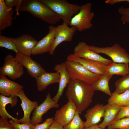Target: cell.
Returning <instances> with one entry per match:
<instances>
[{
	"mask_svg": "<svg viewBox=\"0 0 129 129\" xmlns=\"http://www.w3.org/2000/svg\"><path fill=\"white\" fill-rule=\"evenodd\" d=\"M116 88L113 92L120 94L129 90V73L122 76L114 83Z\"/></svg>",
	"mask_w": 129,
	"mask_h": 129,
	"instance_id": "27",
	"label": "cell"
},
{
	"mask_svg": "<svg viewBox=\"0 0 129 129\" xmlns=\"http://www.w3.org/2000/svg\"><path fill=\"white\" fill-rule=\"evenodd\" d=\"M57 14L63 23L69 25L72 18L79 11L81 5L65 0H40Z\"/></svg>",
	"mask_w": 129,
	"mask_h": 129,
	"instance_id": "3",
	"label": "cell"
},
{
	"mask_svg": "<svg viewBox=\"0 0 129 129\" xmlns=\"http://www.w3.org/2000/svg\"><path fill=\"white\" fill-rule=\"evenodd\" d=\"M121 107L115 104L108 103L105 105L104 119L98 125L101 128H105L107 126L113 124L114 122Z\"/></svg>",
	"mask_w": 129,
	"mask_h": 129,
	"instance_id": "21",
	"label": "cell"
},
{
	"mask_svg": "<svg viewBox=\"0 0 129 129\" xmlns=\"http://www.w3.org/2000/svg\"><path fill=\"white\" fill-rule=\"evenodd\" d=\"M90 49L98 53L105 54L110 57L113 62L129 63V54L124 48L116 43L111 47H99L89 46Z\"/></svg>",
	"mask_w": 129,
	"mask_h": 129,
	"instance_id": "6",
	"label": "cell"
},
{
	"mask_svg": "<svg viewBox=\"0 0 129 129\" xmlns=\"http://www.w3.org/2000/svg\"><path fill=\"white\" fill-rule=\"evenodd\" d=\"M92 6V4L89 2L81 5L79 11L72 18L69 25L75 27L80 32L91 28L94 15L91 11Z\"/></svg>",
	"mask_w": 129,
	"mask_h": 129,
	"instance_id": "5",
	"label": "cell"
},
{
	"mask_svg": "<svg viewBox=\"0 0 129 129\" xmlns=\"http://www.w3.org/2000/svg\"><path fill=\"white\" fill-rule=\"evenodd\" d=\"M8 118H0V129H15L8 120Z\"/></svg>",
	"mask_w": 129,
	"mask_h": 129,
	"instance_id": "36",
	"label": "cell"
},
{
	"mask_svg": "<svg viewBox=\"0 0 129 129\" xmlns=\"http://www.w3.org/2000/svg\"><path fill=\"white\" fill-rule=\"evenodd\" d=\"M118 11L120 15L121 20L123 24H129V7L125 8L121 6L118 8Z\"/></svg>",
	"mask_w": 129,
	"mask_h": 129,
	"instance_id": "32",
	"label": "cell"
},
{
	"mask_svg": "<svg viewBox=\"0 0 129 129\" xmlns=\"http://www.w3.org/2000/svg\"><path fill=\"white\" fill-rule=\"evenodd\" d=\"M19 10L28 12L49 24H55L61 20L57 14L40 0H23Z\"/></svg>",
	"mask_w": 129,
	"mask_h": 129,
	"instance_id": "2",
	"label": "cell"
},
{
	"mask_svg": "<svg viewBox=\"0 0 129 129\" xmlns=\"http://www.w3.org/2000/svg\"><path fill=\"white\" fill-rule=\"evenodd\" d=\"M23 88L22 85L8 79L5 76L0 75V94L7 97H17Z\"/></svg>",
	"mask_w": 129,
	"mask_h": 129,
	"instance_id": "19",
	"label": "cell"
},
{
	"mask_svg": "<svg viewBox=\"0 0 129 129\" xmlns=\"http://www.w3.org/2000/svg\"><path fill=\"white\" fill-rule=\"evenodd\" d=\"M77 111L74 104L68 101L66 104L56 111L54 120L64 127L73 120Z\"/></svg>",
	"mask_w": 129,
	"mask_h": 129,
	"instance_id": "11",
	"label": "cell"
},
{
	"mask_svg": "<svg viewBox=\"0 0 129 129\" xmlns=\"http://www.w3.org/2000/svg\"><path fill=\"white\" fill-rule=\"evenodd\" d=\"M89 46L84 42H80L75 48L74 54L78 57L100 61L107 65L112 62L91 50Z\"/></svg>",
	"mask_w": 129,
	"mask_h": 129,
	"instance_id": "9",
	"label": "cell"
},
{
	"mask_svg": "<svg viewBox=\"0 0 129 129\" xmlns=\"http://www.w3.org/2000/svg\"><path fill=\"white\" fill-rule=\"evenodd\" d=\"M59 106V104L51 98L50 94L48 93L43 102L34 110L31 123L34 125L40 123L43 120L42 116L44 114L50 109L57 108Z\"/></svg>",
	"mask_w": 129,
	"mask_h": 129,
	"instance_id": "12",
	"label": "cell"
},
{
	"mask_svg": "<svg viewBox=\"0 0 129 129\" xmlns=\"http://www.w3.org/2000/svg\"><path fill=\"white\" fill-rule=\"evenodd\" d=\"M126 1V0H107L105 1L107 4L111 5H114L117 3Z\"/></svg>",
	"mask_w": 129,
	"mask_h": 129,
	"instance_id": "38",
	"label": "cell"
},
{
	"mask_svg": "<svg viewBox=\"0 0 129 129\" xmlns=\"http://www.w3.org/2000/svg\"><path fill=\"white\" fill-rule=\"evenodd\" d=\"M17 97L11 96L7 97L1 94L0 95V116L1 117L11 118L14 121L19 123V119L15 118L11 115L6 109V105L10 104L11 107H15L18 102Z\"/></svg>",
	"mask_w": 129,
	"mask_h": 129,
	"instance_id": "23",
	"label": "cell"
},
{
	"mask_svg": "<svg viewBox=\"0 0 129 129\" xmlns=\"http://www.w3.org/2000/svg\"><path fill=\"white\" fill-rule=\"evenodd\" d=\"M14 11L6 5L4 0H0V31L10 27L12 23Z\"/></svg>",
	"mask_w": 129,
	"mask_h": 129,
	"instance_id": "22",
	"label": "cell"
},
{
	"mask_svg": "<svg viewBox=\"0 0 129 129\" xmlns=\"http://www.w3.org/2000/svg\"><path fill=\"white\" fill-rule=\"evenodd\" d=\"M21 100L20 105L23 112V117L19 119V122L21 123L30 122V116L32 112L38 105L36 101H32L30 100L25 95L22 89L17 95Z\"/></svg>",
	"mask_w": 129,
	"mask_h": 129,
	"instance_id": "17",
	"label": "cell"
},
{
	"mask_svg": "<svg viewBox=\"0 0 129 129\" xmlns=\"http://www.w3.org/2000/svg\"><path fill=\"white\" fill-rule=\"evenodd\" d=\"M13 41L19 52L27 56H31L32 49L38 41L32 36L27 34L13 38Z\"/></svg>",
	"mask_w": 129,
	"mask_h": 129,
	"instance_id": "13",
	"label": "cell"
},
{
	"mask_svg": "<svg viewBox=\"0 0 129 129\" xmlns=\"http://www.w3.org/2000/svg\"><path fill=\"white\" fill-rule=\"evenodd\" d=\"M0 47L13 51L16 53L19 52L13 41V38L0 35Z\"/></svg>",
	"mask_w": 129,
	"mask_h": 129,
	"instance_id": "29",
	"label": "cell"
},
{
	"mask_svg": "<svg viewBox=\"0 0 129 129\" xmlns=\"http://www.w3.org/2000/svg\"><path fill=\"white\" fill-rule=\"evenodd\" d=\"M60 78V74L58 72H44L36 78L38 90L39 91H42L50 84L59 83Z\"/></svg>",
	"mask_w": 129,
	"mask_h": 129,
	"instance_id": "20",
	"label": "cell"
},
{
	"mask_svg": "<svg viewBox=\"0 0 129 129\" xmlns=\"http://www.w3.org/2000/svg\"><path fill=\"white\" fill-rule=\"evenodd\" d=\"M54 120V118H51L47 119L43 123L34 125L32 129H48Z\"/></svg>",
	"mask_w": 129,
	"mask_h": 129,
	"instance_id": "34",
	"label": "cell"
},
{
	"mask_svg": "<svg viewBox=\"0 0 129 129\" xmlns=\"http://www.w3.org/2000/svg\"><path fill=\"white\" fill-rule=\"evenodd\" d=\"M106 73L112 75H125L129 73V63L112 62L107 65Z\"/></svg>",
	"mask_w": 129,
	"mask_h": 129,
	"instance_id": "25",
	"label": "cell"
},
{
	"mask_svg": "<svg viewBox=\"0 0 129 129\" xmlns=\"http://www.w3.org/2000/svg\"><path fill=\"white\" fill-rule=\"evenodd\" d=\"M54 70L58 72L60 75L59 87L57 93L53 99L58 103L62 96L64 91L70 80L65 62L56 65L54 68Z\"/></svg>",
	"mask_w": 129,
	"mask_h": 129,
	"instance_id": "16",
	"label": "cell"
},
{
	"mask_svg": "<svg viewBox=\"0 0 129 129\" xmlns=\"http://www.w3.org/2000/svg\"><path fill=\"white\" fill-rule=\"evenodd\" d=\"M104 111V105L99 103L87 110L84 115L86 120L84 122V127L98 124L103 117Z\"/></svg>",
	"mask_w": 129,
	"mask_h": 129,
	"instance_id": "18",
	"label": "cell"
},
{
	"mask_svg": "<svg viewBox=\"0 0 129 129\" xmlns=\"http://www.w3.org/2000/svg\"><path fill=\"white\" fill-rule=\"evenodd\" d=\"M79 114L77 111L73 120L64 127V129H84V122L81 119Z\"/></svg>",
	"mask_w": 129,
	"mask_h": 129,
	"instance_id": "28",
	"label": "cell"
},
{
	"mask_svg": "<svg viewBox=\"0 0 129 129\" xmlns=\"http://www.w3.org/2000/svg\"><path fill=\"white\" fill-rule=\"evenodd\" d=\"M108 129H129V117L124 118L108 126Z\"/></svg>",
	"mask_w": 129,
	"mask_h": 129,
	"instance_id": "30",
	"label": "cell"
},
{
	"mask_svg": "<svg viewBox=\"0 0 129 129\" xmlns=\"http://www.w3.org/2000/svg\"><path fill=\"white\" fill-rule=\"evenodd\" d=\"M15 59L27 69L29 75L33 78H36L46 72L41 65L32 60L31 56H25L18 52L16 53Z\"/></svg>",
	"mask_w": 129,
	"mask_h": 129,
	"instance_id": "10",
	"label": "cell"
},
{
	"mask_svg": "<svg viewBox=\"0 0 129 129\" xmlns=\"http://www.w3.org/2000/svg\"><path fill=\"white\" fill-rule=\"evenodd\" d=\"M126 1L128 2L129 3V0H126Z\"/></svg>",
	"mask_w": 129,
	"mask_h": 129,
	"instance_id": "40",
	"label": "cell"
},
{
	"mask_svg": "<svg viewBox=\"0 0 129 129\" xmlns=\"http://www.w3.org/2000/svg\"><path fill=\"white\" fill-rule=\"evenodd\" d=\"M5 3L7 7L9 8L15 7L16 12L15 16L19 15L20 9L23 0H4Z\"/></svg>",
	"mask_w": 129,
	"mask_h": 129,
	"instance_id": "31",
	"label": "cell"
},
{
	"mask_svg": "<svg viewBox=\"0 0 129 129\" xmlns=\"http://www.w3.org/2000/svg\"><path fill=\"white\" fill-rule=\"evenodd\" d=\"M108 103L114 104L121 107L129 106V90L120 94L114 92L108 99Z\"/></svg>",
	"mask_w": 129,
	"mask_h": 129,
	"instance_id": "26",
	"label": "cell"
},
{
	"mask_svg": "<svg viewBox=\"0 0 129 129\" xmlns=\"http://www.w3.org/2000/svg\"><path fill=\"white\" fill-rule=\"evenodd\" d=\"M67 59L80 63L90 71L95 74L103 75L106 72L108 65L100 61L80 58L74 54L69 55Z\"/></svg>",
	"mask_w": 129,
	"mask_h": 129,
	"instance_id": "15",
	"label": "cell"
},
{
	"mask_svg": "<svg viewBox=\"0 0 129 129\" xmlns=\"http://www.w3.org/2000/svg\"><path fill=\"white\" fill-rule=\"evenodd\" d=\"M24 72L23 66L16 61L15 57L10 54L5 57L3 65L0 68V75L15 80L20 78Z\"/></svg>",
	"mask_w": 129,
	"mask_h": 129,
	"instance_id": "7",
	"label": "cell"
},
{
	"mask_svg": "<svg viewBox=\"0 0 129 129\" xmlns=\"http://www.w3.org/2000/svg\"><path fill=\"white\" fill-rule=\"evenodd\" d=\"M48 129H64V127L54 120L52 124Z\"/></svg>",
	"mask_w": 129,
	"mask_h": 129,
	"instance_id": "37",
	"label": "cell"
},
{
	"mask_svg": "<svg viewBox=\"0 0 129 129\" xmlns=\"http://www.w3.org/2000/svg\"><path fill=\"white\" fill-rule=\"evenodd\" d=\"M125 117H129V106L121 107L114 122Z\"/></svg>",
	"mask_w": 129,
	"mask_h": 129,
	"instance_id": "35",
	"label": "cell"
},
{
	"mask_svg": "<svg viewBox=\"0 0 129 129\" xmlns=\"http://www.w3.org/2000/svg\"><path fill=\"white\" fill-rule=\"evenodd\" d=\"M64 62L70 79L78 80L92 85L102 75L93 73L80 63L74 61L67 60Z\"/></svg>",
	"mask_w": 129,
	"mask_h": 129,
	"instance_id": "4",
	"label": "cell"
},
{
	"mask_svg": "<svg viewBox=\"0 0 129 129\" xmlns=\"http://www.w3.org/2000/svg\"><path fill=\"white\" fill-rule=\"evenodd\" d=\"M94 91L91 85L75 79H71L67 85L66 95L68 101L72 102L81 114L92 101Z\"/></svg>",
	"mask_w": 129,
	"mask_h": 129,
	"instance_id": "1",
	"label": "cell"
},
{
	"mask_svg": "<svg viewBox=\"0 0 129 129\" xmlns=\"http://www.w3.org/2000/svg\"><path fill=\"white\" fill-rule=\"evenodd\" d=\"M48 34L38 42L32 50V54L35 55L49 52L52 47L55 38L56 27H49Z\"/></svg>",
	"mask_w": 129,
	"mask_h": 129,
	"instance_id": "14",
	"label": "cell"
},
{
	"mask_svg": "<svg viewBox=\"0 0 129 129\" xmlns=\"http://www.w3.org/2000/svg\"><path fill=\"white\" fill-rule=\"evenodd\" d=\"M112 76L107 73L102 75L97 81L91 85L94 90L100 91L111 96L112 93L110 90L109 82Z\"/></svg>",
	"mask_w": 129,
	"mask_h": 129,
	"instance_id": "24",
	"label": "cell"
},
{
	"mask_svg": "<svg viewBox=\"0 0 129 129\" xmlns=\"http://www.w3.org/2000/svg\"><path fill=\"white\" fill-rule=\"evenodd\" d=\"M84 129H106L105 128H103L100 127L97 124H96L91 126L87 127H85Z\"/></svg>",
	"mask_w": 129,
	"mask_h": 129,
	"instance_id": "39",
	"label": "cell"
},
{
	"mask_svg": "<svg viewBox=\"0 0 129 129\" xmlns=\"http://www.w3.org/2000/svg\"><path fill=\"white\" fill-rule=\"evenodd\" d=\"M77 29L74 26L70 27L63 23L56 27L55 38L51 48L49 52L50 55H53L57 47L64 42H70Z\"/></svg>",
	"mask_w": 129,
	"mask_h": 129,
	"instance_id": "8",
	"label": "cell"
},
{
	"mask_svg": "<svg viewBox=\"0 0 129 129\" xmlns=\"http://www.w3.org/2000/svg\"><path fill=\"white\" fill-rule=\"evenodd\" d=\"M9 122L15 129H32L34 125L31 122L20 124L12 119Z\"/></svg>",
	"mask_w": 129,
	"mask_h": 129,
	"instance_id": "33",
	"label": "cell"
}]
</instances>
